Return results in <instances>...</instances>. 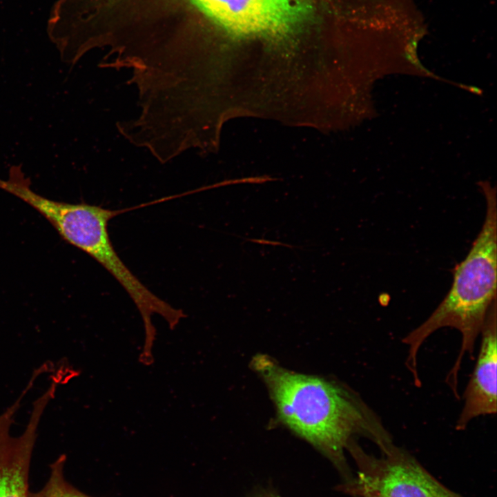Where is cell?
Here are the masks:
<instances>
[{"instance_id": "obj_3", "label": "cell", "mask_w": 497, "mask_h": 497, "mask_svg": "<svg viewBox=\"0 0 497 497\" xmlns=\"http://www.w3.org/2000/svg\"><path fill=\"white\" fill-rule=\"evenodd\" d=\"M347 451L358 470L342 490L352 497H465L440 483L413 455L394 443L379 456L366 452L355 440Z\"/></svg>"}, {"instance_id": "obj_4", "label": "cell", "mask_w": 497, "mask_h": 497, "mask_svg": "<svg viewBox=\"0 0 497 497\" xmlns=\"http://www.w3.org/2000/svg\"><path fill=\"white\" fill-rule=\"evenodd\" d=\"M188 5L233 36L281 39L309 17V0H187Z\"/></svg>"}, {"instance_id": "obj_7", "label": "cell", "mask_w": 497, "mask_h": 497, "mask_svg": "<svg viewBox=\"0 0 497 497\" xmlns=\"http://www.w3.org/2000/svg\"><path fill=\"white\" fill-rule=\"evenodd\" d=\"M65 454L60 455L50 465V477L44 487L37 492H29L28 497H92L70 484L64 478Z\"/></svg>"}, {"instance_id": "obj_6", "label": "cell", "mask_w": 497, "mask_h": 497, "mask_svg": "<svg viewBox=\"0 0 497 497\" xmlns=\"http://www.w3.org/2000/svg\"><path fill=\"white\" fill-rule=\"evenodd\" d=\"M496 300L491 304L481 333L474 369L463 393L464 405L456 428L463 430L479 416L496 413L497 324Z\"/></svg>"}, {"instance_id": "obj_8", "label": "cell", "mask_w": 497, "mask_h": 497, "mask_svg": "<svg viewBox=\"0 0 497 497\" xmlns=\"http://www.w3.org/2000/svg\"><path fill=\"white\" fill-rule=\"evenodd\" d=\"M247 240L252 241V242H255L256 243H259V244H270V245H274V246L280 245V246H285L292 247L291 245H288V244H282V243L277 242L269 241V240H258V239H247Z\"/></svg>"}, {"instance_id": "obj_1", "label": "cell", "mask_w": 497, "mask_h": 497, "mask_svg": "<svg viewBox=\"0 0 497 497\" xmlns=\"http://www.w3.org/2000/svg\"><path fill=\"white\" fill-rule=\"evenodd\" d=\"M251 364L265 382L280 422L346 475L345 451L355 437L371 440L380 452L394 443L379 416L344 384L289 370L264 355Z\"/></svg>"}, {"instance_id": "obj_5", "label": "cell", "mask_w": 497, "mask_h": 497, "mask_svg": "<svg viewBox=\"0 0 497 497\" xmlns=\"http://www.w3.org/2000/svg\"><path fill=\"white\" fill-rule=\"evenodd\" d=\"M23 398L0 415V497H28L31 457L37 429L50 396L43 393L32 403L28 424L21 435L12 436L10 429Z\"/></svg>"}, {"instance_id": "obj_2", "label": "cell", "mask_w": 497, "mask_h": 497, "mask_svg": "<svg viewBox=\"0 0 497 497\" xmlns=\"http://www.w3.org/2000/svg\"><path fill=\"white\" fill-rule=\"evenodd\" d=\"M486 201V213L481 229L466 257L453 270V281L448 293L421 324L402 340L408 347L406 365L416 384L420 383L417 367L418 353L424 342L444 327L458 330L461 346L447 382L458 394V379L466 353L472 355L480 335L487 312L496 300L497 202L494 188L482 184Z\"/></svg>"}]
</instances>
